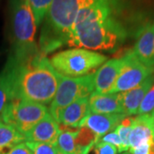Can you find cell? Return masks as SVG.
Returning a JSON list of instances; mask_svg holds the SVG:
<instances>
[{"mask_svg":"<svg viewBox=\"0 0 154 154\" xmlns=\"http://www.w3.org/2000/svg\"><path fill=\"white\" fill-rule=\"evenodd\" d=\"M154 110V82L149 91L145 95L141 104L139 107L137 115H147Z\"/></svg>","mask_w":154,"mask_h":154,"instance_id":"23","label":"cell"},{"mask_svg":"<svg viewBox=\"0 0 154 154\" xmlns=\"http://www.w3.org/2000/svg\"><path fill=\"white\" fill-rule=\"evenodd\" d=\"M95 72L81 77H67L59 75L57 93L49 108V113L57 121L60 111L75 101L88 98L94 92Z\"/></svg>","mask_w":154,"mask_h":154,"instance_id":"6","label":"cell"},{"mask_svg":"<svg viewBox=\"0 0 154 154\" xmlns=\"http://www.w3.org/2000/svg\"><path fill=\"white\" fill-rule=\"evenodd\" d=\"M26 141L25 136L11 124L0 120V154L7 152L17 145Z\"/></svg>","mask_w":154,"mask_h":154,"instance_id":"18","label":"cell"},{"mask_svg":"<svg viewBox=\"0 0 154 154\" xmlns=\"http://www.w3.org/2000/svg\"><path fill=\"white\" fill-rule=\"evenodd\" d=\"M125 116L123 114L89 113L82 122L80 128L87 127L100 139L106 134L114 131Z\"/></svg>","mask_w":154,"mask_h":154,"instance_id":"13","label":"cell"},{"mask_svg":"<svg viewBox=\"0 0 154 154\" xmlns=\"http://www.w3.org/2000/svg\"><path fill=\"white\" fill-rule=\"evenodd\" d=\"M17 63L9 57L0 73V115L12 99V88Z\"/></svg>","mask_w":154,"mask_h":154,"instance_id":"17","label":"cell"},{"mask_svg":"<svg viewBox=\"0 0 154 154\" xmlns=\"http://www.w3.org/2000/svg\"><path fill=\"white\" fill-rule=\"evenodd\" d=\"M107 59L101 53L82 48L61 51L49 58L56 71L67 77H81L94 73Z\"/></svg>","mask_w":154,"mask_h":154,"instance_id":"5","label":"cell"},{"mask_svg":"<svg viewBox=\"0 0 154 154\" xmlns=\"http://www.w3.org/2000/svg\"><path fill=\"white\" fill-rule=\"evenodd\" d=\"M11 57L17 65L28 63L40 53L35 39L36 24L28 0H10Z\"/></svg>","mask_w":154,"mask_h":154,"instance_id":"4","label":"cell"},{"mask_svg":"<svg viewBox=\"0 0 154 154\" xmlns=\"http://www.w3.org/2000/svg\"><path fill=\"white\" fill-rule=\"evenodd\" d=\"M60 132L59 124L48 113L25 134V140L28 142L56 145Z\"/></svg>","mask_w":154,"mask_h":154,"instance_id":"11","label":"cell"},{"mask_svg":"<svg viewBox=\"0 0 154 154\" xmlns=\"http://www.w3.org/2000/svg\"><path fill=\"white\" fill-rule=\"evenodd\" d=\"M133 123H134V117L125 116L115 129L121 140L122 152L128 151L129 149V135L131 133Z\"/></svg>","mask_w":154,"mask_h":154,"instance_id":"21","label":"cell"},{"mask_svg":"<svg viewBox=\"0 0 154 154\" xmlns=\"http://www.w3.org/2000/svg\"><path fill=\"white\" fill-rule=\"evenodd\" d=\"M126 37V28L113 16L106 0H88L78 12L68 45L112 51Z\"/></svg>","mask_w":154,"mask_h":154,"instance_id":"1","label":"cell"},{"mask_svg":"<svg viewBox=\"0 0 154 154\" xmlns=\"http://www.w3.org/2000/svg\"><path fill=\"white\" fill-rule=\"evenodd\" d=\"M26 143L32 150L33 154H57V150L56 148L55 145L28 141H26Z\"/></svg>","mask_w":154,"mask_h":154,"instance_id":"24","label":"cell"},{"mask_svg":"<svg viewBox=\"0 0 154 154\" xmlns=\"http://www.w3.org/2000/svg\"><path fill=\"white\" fill-rule=\"evenodd\" d=\"M122 58L123 64L110 94H117L128 91L135 88L153 74V69L140 62L134 54L133 51L127 52Z\"/></svg>","mask_w":154,"mask_h":154,"instance_id":"8","label":"cell"},{"mask_svg":"<svg viewBox=\"0 0 154 154\" xmlns=\"http://www.w3.org/2000/svg\"><path fill=\"white\" fill-rule=\"evenodd\" d=\"M57 154H62V153H60V152H57Z\"/></svg>","mask_w":154,"mask_h":154,"instance_id":"30","label":"cell"},{"mask_svg":"<svg viewBox=\"0 0 154 154\" xmlns=\"http://www.w3.org/2000/svg\"><path fill=\"white\" fill-rule=\"evenodd\" d=\"M49 113L44 105L24 100L11 99L0 115V120L11 124L25 134Z\"/></svg>","mask_w":154,"mask_h":154,"instance_id":"7","label":"cell"},{"mask_svg":"<svg viewBox=\"0 0 154 154\" xmlns=\"http://www.w3.org/2000/svg\"><path fill=\"white\" fill-rule=\"evenodd\" d=\"M2 154H33L32 150L28 146V144L26 142H22L17 145L16 146H14L13 148H11L10 151H8L7 152Z\"/></svg>","mask_w":154,"mask_h":154,"instance_id":"27","label":"cell"},{"mask_svg":"<svg viewBox=\"0 0 154 154\" xmlns=\"http://www.w3.org/2000/svg\"><path fill=\"white\" fill-rule=\"evenodd\" d=\"M99 141H102V142L110 144V145L116 146L119 152H122L121 140H120V138H119V136H118V134H117V133H116V130L111 131V132L105 134L103 137H101L99 139Z\"/></svg>","mask_w":154,"mask_h":154,"instance_id":"26","label":"cell"},{"mask_svg":"<svg viewBox=\"0 0 154 154\" xmlns=\"http://www.w3.org/2000/svg\"><path fill=\"white\" fill-rule=\"evenodd\" d=\"M52 1L53 0H28L37 28L42 24L43 19Z\"/></svg>","mask_w":154,"mask_h":154,"instance_id":"22","label":"cell"},{"mask_svg":"<svg viewBox=\"0 0 154 154\" xmlns=\"http://www.w3.org/2000/svg\"><path fill=\"white\" fill-rule=\"evenodd\" d=\"M117 148L110 144L98 141L93 146L91 150V154H116Z\"/></svg>","mask_w":154,"mask_h":154,"instance_id":"25","label":"cell"},{"mask_svg":"<svg viewBox=\"0 0 154 154\" xmlns=\"http://www.w3.org/2000/svg\"><path fill=\"white\" fill-rule=\"evenodd\" d=\"M152 65H153V69H154V55H153V63H152Z\"/></svg>","mask_w":154,"mask_h":154,"instance_id":"29","label":"cell"},{"mask_svg":"<svg viewBox=\"0 0 154 154\" xmlns=\"http://www.w3.org/2000/svg\"><path fill=\"white\" fill-rule=\"evenodd\" d=\"M78 128L62 129L55 146L62 154H79L75 145V136Z\"/></svg>","mask_w":154,"mask_h":154,"instance_id":"19","label":"cell"},{"mask_svg":"<svg viewBox=\"0 0 154 154\" xmlns=\"http://www.w3.org/2000/svg\"><path fill=\"white\" fill-rule=\"evenodd\" d=\"M93 114H122L121 94H100L94 92L88 98Z\"/></svg>","mask_w":154,"mask_h":154,"instance_id":"15","label":"cell"},{"mask_svg":"<svg viewBox=\"0 0 154 154\" xmlns=\"http://www.w3.org/2000/svg\"><path fill=\"white\" fill-rule=\"evenodd\" d=\"M99 138L91 129L87 127H81L78 128L75 136L78 153L88 154L95 144L99 141Z\"/></svg>","mask_w":154,"mask_h":154,"instance_id":"20","label":"cell"},{"mask_svg":"<svg viewBox=\"0 0 154 154\" xmlns=\"http://www.w3.org/2000/svg\"><path fill=\"white\" fill-rule=\"evenodd\" d=\"M146 117H147V121H148L149 126H150L152 131V135H153L154 138V110H152L150 114H147V115H146Z\"/></svg>","mask_w":154,"mask_h":154,"instance_id":"28","label":"cell"},{"mask_svg":"<svg viewBox=\"0 0 154 154\" xmlns=\"http://www.w3.org/2000/svg\"><path fill=\"white\" fill-rule=\"evenodd\" d=\"M88 98L78 99L61 110L57 121L60 130L80 128L82 122L90 113Z\"/></svg>","mask_w":154,"mask_h":154,"instance_id":"12","label":"cell"},{"mask_svg":"<svg viewBox=\"0 0 154 154\" xmlns=\"http://www.w3.org/2000/svg\"><path fill=\"white\" fill-rule=\"evenodd\" d=\"M153 141L152 131L149 126L146 115L134 117V123L129 135V149L137 148Z\"/></svg>","mask_w":154,"mask_h":154,"instance_id":"16","label":"cell"},{"mask_svg":"<svg viewBox=\"0 0 154 154\" xmlns=\"http://www.w3.org/2000/svg\"><path fill=\"white\" fill-rule=\"evenodd\" d=\"M123 64V58H112L107 60L102 64L94 76V92L97 94H110L115 85L122 67Z\"/></svg>","mask_w":154,"mask_h":154,"instance_id":"9","label":"cell"},{"mask_svg":"<svg viewBox=\"0 0 154 154\" xmlns=\"http://www.w3.org/2000/svg\"><path fill=\"white\" fill-rule=\"evenodd\" d=\"M154 82V75H151L140 84L121 94L122 114L126 116L137 115L139 107L145 95L149 91Z\"/></svg>","mask_w":154,"mask_h":154,"instance_id":"14","label":"cell"},{"mask_svg":"<svg viewBox=\"0 0 154 154\" xmlns=\"http://www.w3.org/2000/svg\"><path fill=\"white\" fill-rule=\"evenodd\" d=\"M88 0H53L45 16L38 37V49L47 56L68 45L78 12Z\"/></svg>","mask_w":154,"mask_h":154,"instance_id":"3","label":"cell"},{"mask_svg":"<svg viewBox=\"0 0 154 154\" xmlns=\"http://www.w3.org/2000/svg\"><path fill=\"white\" fill-rule=\"evenodd\" d=\"M133 52L140 62L153 69L154 22H148L139 29Z\"/></svg>","mask_w":154,"mask_h":154,"instance_id":"10","label":"cell"},{"mask_svg":"<svg viewBox=\"0 0 154 154\" xmlns=\"http://www.w3.org/2000/svg\"><path fill=\"white\" fill-rule=\"evenodd\" d=\"M122 154H130V153H122Z\"/></svg>","mask_w":154,"mask_h":154,"instance_id":"31","label":"cell"},{"mask_svg":"<svg viewBox=\"0 0 154 154\" xmlns=\"http://www.w3.org/2000/svg\"><path fill=\"white\" fill-rule=\"evenodd\" d=\"M58 82L59 74L51 66L49 58L39 53L26 63L17 64L11 99L48 105L55 97Z\"/></svg>","mask_w":154,"mask_h":154,"instance_id":"2","label":"cell"}]
</instances>
